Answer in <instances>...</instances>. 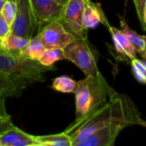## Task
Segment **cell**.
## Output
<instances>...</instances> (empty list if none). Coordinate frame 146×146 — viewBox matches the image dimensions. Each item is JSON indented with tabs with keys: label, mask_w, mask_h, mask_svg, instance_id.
<instances>
[{
	"label": "cell",
	"mask_w": 146,
	"mask_h": 146,
	"mask_svg": "<svg viewBox=\"0 0 146 146\" xmlns=\"http://www.w3.org/2000/svg\"><path fill=\"white\" fill-rule=\"evenodd\" d=\"M116 91L99 72L96 76H87L78 82L75 91L76 119L81 120L101 108Z\"/></svg>",
	"instance_id": "obj_2"
},
{
	"label": "cell",
	"mask_w": 146,
	"mask_h": 146,
	"mask_svg": "<svg viewBox=\"0 0 146 146\" xmlns=\"http://www.w3.org/2000/svg\"><path fill=\"white\" fill-rule=\"evenodd\" d=\"M113 146H114V145H113Z\"/></svg>",
	"instance_id": "obj_34"
},
{
	"label": "cell",
	"mask_w": 146,
	"mask_h": 146,
	"mask_svg": "<svg viewBox=\"0 0 146 146\" xmlns=\"http://www.w3.org/2000/svg\"><path fill=\"white\" fill-rule=\"evenodd\" d=\"M64 59L63 49L60 48H48L46 49L39 62L46 66H52L53 64L58 60Z\"/></svg>",
	"instance_id": "obj_19"
},
{
	"label": "cell",
	"mask_w": 146,
	"mask_h": 146,
	"mask_svg": "<svg viewBox=\"0 0 146 146\" xmlns=\"http://www.w3.org/2000/svg\"><path fill=\"white\" fill-rule=\"evenodd\" d=\"M56 68L40 64L23 56L19 51H6L0 54V73L27 82L29 85L35 82H44L46 72Z\"/></svg>",
	"instance_id": "obj_3"
},
{
	"label": "cell",
	"mask_w": 146,
	"mask_h": 146,
	"mask_svg": "<svg viewBox=\"0 0 146 146\" xmlns=\"http://www.w3.org/2000/svg\"><path fill=\"white\" fill-rule=\"evenodd\" d=\"M127 126L125 124H116L105 127L81 141L73 143L72 146H113L119 132Z\"/></svg>",
	"instance_id": "obj_9"
},
{
	"label": "cell",
	"mask_w": 146,
	"mask_h": 146,
	"mask_svg": "<svg viewBox=\"0 0 146 146\" xmlns=\"http://www.w3.org/2000/svg\"><path fill=\"white\" fill-rule=\"evenodd\" d=\"M133 2H134L137 14V17L141 23V27H142L143 30L145 31L146 24L144 23V21H143V8H144L145 3H146V0H133Z\"/></svg>",
	"instance_id": "obj_22"
},
{
	"label": "cell",
	"mask_w": 146,
	"mask_h": 146,
	"mask_svg": "<svg viewBox=\"0 0 146 146\" xmlns=\"http://www.w3.org/2000/svg\"><path fill=\"white\" fill-rule=\"evenodd\" d=\"M16 12H17L16 1H11V0H9V1H5L3 9L0 13H1V15L5 18L8 23L11 26L15 19Z\"/></svg>",
	"instance_id": "obj_21"
},
{
	"label": "cell",
	"mask_w": 146,
	"mask_h": 146,
	"mask_svg": "<svg viewBox=\"0 0 146 146\" xmlns=\"http://www.w3.org/2000/svg\"><path fill=\"white\" fill-rule=\"evenodd\" d=\"M29 40L17 36L13 34H10L5 40H2V44L6 51H19L23 49Z\"/></svg>",
	"instance_id": "obj_18"
},
{
	"label": "cell",
	"mask_w": 146,
	"mask_h": 146,
	"mask_svg": "<svg viewBox=\"0 0 146 146\" xmlns=\"http://www.w3.org/2000/svg\"><path fill=\"white\" fill-rule=\"evenodd\" d=\"M38 33L46 25L59 20L63 6L55 0H30Z\"/></svg>",
	"instance_id": "obj_7"
},
{
	"label": "cell",
	"mask_w": 146,
	"mask_h": 146,
	"mask_svg": "<svg viewBox=\"0 0 146 146\" xmlns=\"http://www.w3.org/2000/svg\"><path fill=\"white\" fill-rule=\"evenodd\" d=\"M17 12L11 25V34L30 40L38 35L30 0H16Z\"/></svg>",
	"instance_id": "obj_5"
},
{
	"label": "cell",
	"mask_w": 146,
	"mask_h": 146,
	"mask_svg": "<svg viewBox=\"0 0 146 146\" xmlns=\"http://www.w3.org/2000/svg\"><path fill=\"white\" fill-rule=\"evenodd\" d=\"M85 0H69L63 6L58 22L75 38L87 37V30L82 24Z\"/></svg>",
	"instance_id": "obj_6"
},
{
	"label": "cell",
	"mask_w": 146,
	"mask_h": 146,
	"mask_svg": "<svg viewBox=\"0 0 146 146\" xmlns=\"http://www.w3.org/2000/svg\"><path fill=\"white\" fill-rule=\"evenodd\" d=\"M33 143L43 146H72L71 140L64 132L44 136L33 135Z\"/></svg>",
	"instance_id": "obj_14"
},
{
	"label": "cell",
	"mask_w": 146,
	"mask_h": 146,
	"mask_svg": "<svg viewBox=\"0 0 146 146\" xmlns=\"http://www.w3.org/2000/svg\"><path fill=\"white\" fill-rule=\"evenodd\" d=\"M6 52V50L5 49L3 44H2V40H0V54H2V53H5Z\"/></svg>",
	"instance_id": "obj_29"
},
{
	"label": "cell",
	"mask_w": 146,
	"mask_h": 146,
	"mask_svg": "<svg viewBox=\"0 0 146 146\" xmlns=\"http://www.w3.org/2000/svg\"><path fill=\"white\" fill-rule=\"evenodd\" d=\"M29 146H43V145H40V144H35V143H32V144H29Z\"/></svg>",
	"instance_id": "obj_32"
},
{
	"label": "cell",
	"mask_w": 146,
	"mask_h": 146,
	"mask_svg": "<svg viewBox=\"0 0 146 146\" xmlns=\"http://www.w3.org/2000/svg\"><path fill=\"white\" fill-rule=\"evenodd\" d=\"M11 32V26L0 13V40H5Z\"/></svg>",
	"instance_id": "obj_23"
},
{
	"label": "cell",
	"mask_w": 146,
	"mask_h": 146,
	"mask_svg": "<svg viewBox=\"0 0 146 146\" xmlns=\"http://www.w3.org/2000/svg\"><path fill=\"white\" fill-rule=\"evenodd\" d=\"M78 82L73 80L68 76H59L53 79L52 89L61 93H75Z\"/></svg>",
	"instance_id": "obj_16"
},
{
	"label": "cell",
	"mask_w": 146,
	"mask_h": 146,
	"mask_svg": "<svg viewBox=\"0 0 146 146\" xmlns=\"http://www.w3.org/2000/svg\"><path fill=\"white\" fill-rule=\"evenodd\" d=\"M14 124L12 123L11 117H9L5 119L0 120V136H1L6 130L11 127Z\"/></svg>",
	"instance_id": "obj_25"
},
{
	"label": "cell",
	"mask_w": 146,
	"mask_h": 146,
	"mask_svg": "<svg viewBox=\"0 0 146 146\" xmlns=\"http://www.w3.org/2000/svg\"><path fill=\"white\" fill-rule=\"evenodd\" d=\"M143 21H144V23L146 24V3L143 8Z\"/></svg>",
	"instance_id": "obj_30"
},
{
	"label": "cell",
	"mask_w": 146,
	"mask_h": 146,
	"mask_svg": "<svg viewBox=\"0 0 146 146\" xmlns=\"http://www.w3.org/2000/svg\"><path fill=\"white\" fill-rule=\"evenodd\" d=\"M34 143L33 141V135H30V137L26 138H22L19 140H17L10 144L3 145V146H29V144H32Z\"/></svg>",
	"instance_id": "obj_24"
},
{
	"label": "cell",
	"mask_w": 146,
	"mask_h": 146,
	"mask_svg": "<svg viewBox=\"0 0 146 146\" xmlns=\"http://www.w3.org/2000/svg\"><path fill=\"white\" fill-rule=\"evenodd\" d=\"M5 1H9V0H5ZM11 1H16V0H11Z\"/></svg>",
	"instance_id": "obj_33"
},
{
	"label": "cell",
	"mask_w": 146,
	"mask_h": 146,
	"mask_svg": "<svg viewBox=\"0 0 146 146\" xmlns=\"http://www.w3.org/2000/svg\"><path fill=\"white\" fill-rule=\"evenodd\" d=\"M5 3V0H0V12H1V11L3 9V6H4Z\"/></svg>",
	"instance_id": "obj_31"
},
{
	"label": "cell",
	"mask_w": 146,
	"mask_h": 146,
	"mask_svg": "<svg viewBox=\"0 0 146 146\" xmlns=\"http://www.w3.org/2000/svg\"><path fill=\"white\" fill-rule=\"evenodd\" d=\"M108 29L112 35V39L116 52L125 60H129L131 62V59L136 58L137 52L134 49L131 43L127 39V37L125 35V34L120 29L112 27L110 24L108 26Z\"/></svg>",
	"instance_id": "obj_11"
},
{
	"label": "cell",
	"mask_w": 146,
	"mask_h": 146,
	"mask_svg": "<svg viewBox=\"0 0 146 146\" xmlns=\"http://www.w3.org/2000/svg\"><path fill=\"white\" fill-rule=\"evenodd\" d=\"M55 1H56L57 3H58L60 5L64 6V5H66V3L69 1V0H55Z\"/></svg>",
	"instance_id": "obj_28"
},
{
	"label": "cell",
	"mask_w": 146,
	"mask_h": 146,
	"mask_svg": "<svg viewBox=\"0 0 146 146\" xmlns=\"http://www.w3.org/2000/svg\"><path fill=\"white\" fill-rule=\"evenodd\" d=\"M11 117L10 114H8L5 108V99L0 98V120L5 119L7 118Z\"/></svg>",
	"instance_id": "obj_26"
},
{
	"label": "cell",
	"mask_w": 146,
	"mask_h": 146,
	"mask_svg": "<svg viewBox=\"0 0 146 146\" xmlns=\"http://www.w3.org/2000/svg\"><path fill=\"white\" fill-rule=\"evenodd\" d=\"M29 85L23 80L0 73V98L18 97Z\"/></svg>",
	"instance_id": "obj_12"
},
{
	"label": "cell",
	"mask_w": 146,
	"mask_h": 146,
	"mask_svg": "<svg viewBox=\"0 0 146 146\" xmlns=\"http://www.w3.org/2000/svg\"><path fill=\"white\" fill-rule=\"evenodd\" d=\"M38 36L40 37L46 49H64L68 44H70L75 39V37L70 32H68L58 21L52 22L43 28L38 33Z\"/></svg>",
	"instance_id": "obj_8"
},
{
	"label": "cell",
	"mask_w": 146,
	"mask_h": 146,
	"mask_svg": "<svg viewBox=\"0 0 146 146\" xmlns=\"http://www.w3.org/2000/svg\"><path fill=\"white\" fill-rule=\"evenodd\" d=\"M100 23H103L107 27L109 25L101 5L93 3L90 0H85L82 16V24L84 28L86 30L95 29Z\"/></svg>",
	"instance_id": "obj_10"
},
{
	"label": "cell",
	"mask_w": 146,
	"mask_h": 146,
	"mask_svg": "<svg viewBox=\"0 0 146 146\" xmlns=\"http://www.w3.org/2000/svg\"><path fill=\"white\" fill-rule=\"evenodd\" d=\"M45 51L46 47L44 46L40 37L37 35L29 40L27 46L23 49L20 50V52L23 56L28 58L39 61Z\"/></svg>",
	"instance_id": "obj_15"
},
{
	"label": "cell",
	"mask_w": 146,
	"mask_h": 146,
	"mask_svg": "<svg viewBox=\"0 0 146 146\" xmlns=\"http://www.w3.org/2000/svg\"><path fill=\"white\" fill-rule=\"evenodd\" d=\"M63 52L64 59L76 64L85 77L96 76L100 72L97 66V52L87 37L75 38L63 49Z\"/></svg>",
	"instance_id": "obj_4"
},
{
	"label": "cell",
	"mask_w": 146,
	"mask_h": 146,
	"mask_svg": "<svg viewBox=\"0 0 146 146\" xmlns=\"http://www.w3.org/2000/svg\"><path fill=\"white\" fill-rule=\"evenodd\" d=\"M137 125H141V126H143L144 128H146V121L143 120V119H141L137 122Z\"/></svg>",
	"instance_id": "obj_27"
},
{
	"label": "cell",
	"mask_w": 146,
	"mask_h": 146,
	"mask_svg": "<svg viewBox=\"0 0 146 146\" xmlns=\"http://www.w3.org/2000/svg\"><path fill=\"white\" fill-rule=\"evenodd\" d=\"M141 119L140 113L131 99L126 95L116 92L96 112L84 119L74 120L64 132L73 143L113 125H137Z\"/></svg>",
	"instance_id": "obj_1"
},
{
	"label": "cell",
	"mask_w": 146,
	"mask_h": 146,
	"mask_svg": "<svg viewBox=\"0 0 146 146\" xmlns=\"http://www.w3.org/2000/svg\"><path fill=\"white\" fill-rule=\"evenodd\" d=\"M31 134H29L18 127L15 126L14 125L10 127L8 130H6L1 136H0V146L3 145H7L10 144L17 140L22 139V138H26L30 137Z\"/></svg>",
	"instance_id": "obj_17"
},
{
	"label": "cell",
	"mask_w": 146,
	"mask_h": 146,
	"mask_svg": "<svg viewBox=\"0 0 146 146\" xmlns=\"http://www.w3.org/2000/svg\"><path fill=\"white\" fill-rule=\"evenodd\" d=\"M131 65L135 78L139 83L146 84V61L136 58L131 60Z\"/></svg>",
	"instance_id": "obj_20"
},
{
	"label": "cell",
	"mask_w": 146,
	"mask_h": 146,
	"mask_svg": "<svg viewBox=\"0 0 146 146\" xmlns=\"http://www.w3.org/2000/svg\"><path fill=\"white\" fill-rule=\"evenodd\" d=\"M120 21V30L125 34L129 41L133 46L137 53H138L142 59H146V35H141L137 32L131 30L124 18L119 17Z\"/></svg>",
	"instance_id": "obj_13"
}]
</instances>
